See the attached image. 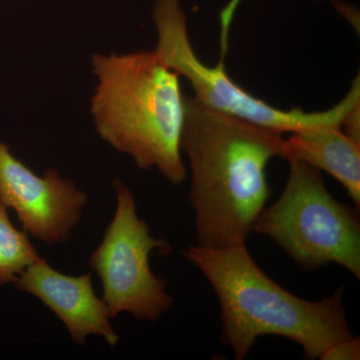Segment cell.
I'll return each instance as SVG.
<instances>
[{"label": "cell", "mask_w": 360, "mask_h": 360, "mask_svg": "<svg viewBox=\"0 0 360 360\" xmlns=\"http://www.w3.org/2000/svg\"><path fill=\"white\" fill-rule=\"evenodd\" d=\"M180 148L191 168L196 245L245 243L269 200L266 167L283 155V134L184 96Z\"/></svg>", "instance_id": "obj_1"}, {"label": "cell", "mask_w": 360, "mask_h": 360, "mask_svg": "<svg viewBox=\"0 0 360 360\" xmlns=\"http://www.w3.org/2000/svg\"><path fill=\"white\" fill-rule=\"evenodd\" d=\"M217 293L221 341L245 359L264 335L288 338L307 359H319L338 341L352 338L340 286L319 300H303L274 283L257 264L245 243L225 248L191 245L184 252Z\"/></svg>", "instance_id": "obj_2"}, {"label": "cell", "mask_w": 360, "mask_h": 360, "mask_svg": "<svg viewBox=\"0 0 360 360\" xmlns=\"http://www.w3.org/2000/svg\"><path fill=\"white\" fill-rule=\"evenodd\" d=\"M97 86L90 101L97 134L142 170L169 184L186 179L181 158L186 105L180 75L155 51L94 54Z\"/></svg>", "instance_id": "obj_3"}, {"label": "cell", "mask_w": 360, "mask_h": 360, "mask_svg": "<svg viewBox=\"0 0 360 360\" xmlns=\"http://www.w3.org/2000/svg\"><path fill=\"white\" fill-rule=\"evenodd\" d=\"M288 161L283 193L260 213L253 231L271 238L300 269L314 271L336 264L359 279V213L329 193L321 170Z\"/></svg>", "instance_id": "obj_4"}, {"label": "cell", "mask_w": 360, "mask_h": 360, "mask_svg": "<svg viewBox=\"0 0 360 360\" xmlns=\"http://www.w3.org/2000/svg\"><path fill=\"white\" fill-rule=\"evenodd\" d=\"M153 15L158 35L156 53L168 68L188 80L198 101L214 110L281 134H295L317 127H341L348 111L360 103L359 75L345 96L328 110H279L233 82L225 70L224 59L214 68L200 60L189 39L186 14L179 0H156Z\"/></svg>", "instance_id": "obj_5"}, {"label": "cell", "mask_w": 360, "mask_h": 360, "mask_svg": "<svg viewBox=\"0 0 360 360\" xmlns=\"http://www.w3.org/2000/svg\"><path fill=\"white\" fill-rule=\"evenodd\" d=\"M116 210L103 240L89 258V267L103 285V300L111 319L122 312L139 321H156L174 304L165 278L155 276L149 257L153 250L172 251L165 238L151 236L139 219L134 194L122 179L112 181Z\"/></svg>", "instance_id": "obj_6"}, {"label": "cell", "mask_w": 360, "mask_h": 360, "mask_svg": "<svg viewBox=\"0 0 360 360\" xmlns=\"http://www.w3.org/2000/svg\"><path fill=\"white\" fill-rule=\"evenodd\" d=\"M0 200L15 212L28 236L52 246L70 240L89 196L54 168L34 174L0 141Z\"/></svg>", "instance_id": "obj_7"}, {"label": "cell", "mask_w": 360, "mask_h": 360, "mask_svg": "<svg viewBox=\"0 0 360 360\" xmlns=\"http://www.w3.org/2000/svg\"><path fill=\"white\" fill-rule=\"evenodd\" d=\"M13 285L39 298L63 321L71 340L80 347L91 335L101 336L111 348L120 342V336L111 326L108 307L94 290L91 274L68 276L40 258L18 276Z\"/></svg>", "instance_id": "obj_8"}, {"label": "cell", "mask_w": 360, "mask_h": 360, "mask_svg": "<svg viewBox=\"0 0 360 360\" xmlns=\"http://www.w3.org/2000/svg\"><path fill=\"white\" fill-rule=\"evenodd\" d=\"M286 160H298L335 177L347 189L357 210L360 207V144L341 127H326L295 132L284 139Z\"/></svg>", "instance_id": "obj_9"}, {"label": "cell", "mask_w": 360, "mask_h": 360, "mask_svg": "<svg viewBox=\"0 0 360 360\" xmlns=\"http://www.w3.org/2000/svg\"><path fill=\"white\" fill-rule=\"evenodd\" d=\"M28 234L14 226L8 207L0 200V285L15 283L28 266L40 259Z\"/></svg>", "instance_id": "obj_10"}, {"label": "cell", "mask_w": 360, "mask_h": 360, "mask_svg": "<svg viewBox=\"0 0 360 360\" xmlns=\"http://www.w3.org/2000/svg\"><path fill=\"white\" fill-rule=\"evenodd\" d=\"M319 359L322 360H359L360 340L356 336L338 341L329 347Z\"/></svg>", "instance_id": "obj_11"}, {"label": "cell", "mask_w": 360, "mask_h": 360, "mask_svg": "<svg viewBox=\"0 0 360 360\" xmlns=\"http://www.w3.org/2000/svg\"><path fill=\"white\" fill-rule=\"evenodd\" d=\"M341 129L345 134L357 144H360V103H357L352 108L345 120H343Z\"/></svg>", "instance_id": "obj_12"}, {"label": "cell", "mask_w": 360, "mask_h": 360, "mask_svg": "<svg viewBox=\"0 0 360 360\" xmlns=\"http://www.w3.org/2000/svg\"><path fill=\"white\" fill-rule=\"evenodd\" d=\"M317 1H321V0H317Z\"/></svg>", "instance_id": "obj_13"}]
</instances>
